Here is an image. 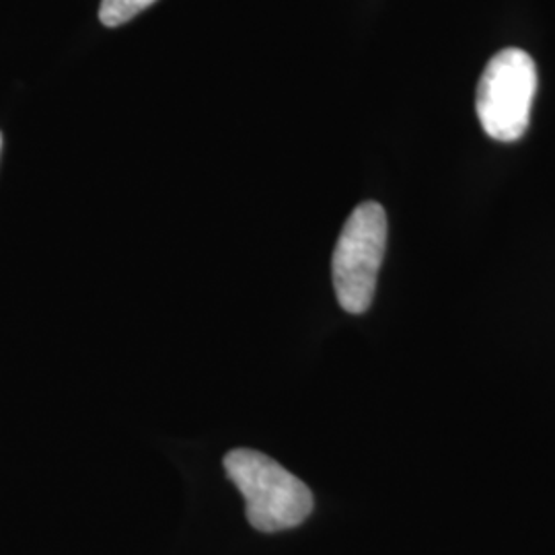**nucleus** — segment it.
I'll use <instances>...</instances> for the list:
<instances>
[{"instance_id": "nucleus-1", "label": "nucleus", "mask_w": 555, "mask_h": 555, "mask_svg": "<svg viewBox=\"0 0 555 555\" xmlns=\"http://www.w3.org/2000/svg\"><path fill=\"white\" fill-rule=\"evenodd\" d=\"M224 472L247 504V520L261 533L295 529L313 513V494L278 461L251 449L224 456Z\"/></svg>"}, {"instance_id": "nucleus-2", "label": "nucleus", "mask_w": 555, "mask_h": 555, "mask_svg": "<svg viewBox=\"0 0 555 555\" xmlns=\"http://www.w3.org/2000/svg\"><path fill=\"white\" fill-rule=\"evenodd\" d=\"M387 247V215L377 202H364L346 220L332 259L337 302L360 315L375 298L377 276Z\"/></svg>"}, {"instance_id": "nucleus-3", "label": "nucleus", "mask_w": 555, "mask_h": 555, "mask_svg": "<svg viewBox=\"0 0 555 555\" xmlns=\"http://www.w3.org/2000/svg\"><path fill=\"white\" fill-rule=\"evenodd\" d=\"M537 68L533 59L506 48L488 62L477 87V118L490 139L515 142L531 119L535 100Z\"/></svg>"}, {"instance_id": "nucleus-5", "label": "nucleus", "mask_w": 555, "mask_h": 555, "mask_svg": "<svg viewBox=\"0 0 555 555\" xmlns=\"http://www.w3.org/2000/svg\"><path fill=\"white\" fill-rule=\"evenodd\" d=\"M0 149H2V134H0Z\"/></svg>"}, {"instance_id": "nucleus-4", "label": "nucleus", "mask_w": 555, "mask_h": 555, "mask_svg": "<svg viewBox=\"0 0 555 555\" xmlns=\"http://www.w3.org/2000/svg\"><path fill=\"white\" fill-rule=\"evenodd\" d=\"M157 0H101L100 20L105 27H118L134 20Z\"/></svg>"}]
</instances>
